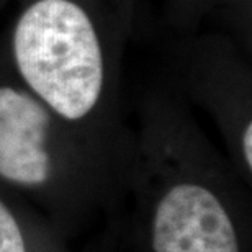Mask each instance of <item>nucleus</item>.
Listing matches in <instances>:
<instances>
[{"mask_svg":"<svg viewBox=\"0 0 252 252\" xmlns=\"http://www.w3.org/2000/svg\"><path fill=\"white\" fill-rule=\"evenodd\" d=\"M246 53L234 36L224 33L190 34L175 51L184 82L216 113L241 165L251 172V75Z\"/></svg>","mask_w":252,"mask_h":252,"instance_id":"4","label":"nucleus"},{"mask_svg":"<svg viewBox=\"0 0 252 252\" xmlns=\"http://www.w3.org/2000/svg\"><path fill=\"white\" fill-rule=\"evenodd\" d=\"M2 63L63 122L120 138L115 103L138 0H15Z\"/></svg>","mask_w":252,"mask_h":252,"instance_id":"1","label":"nucleus"},{"mask_svg":"<svg viewBox=\"0 0 252 252\" xmlns=\"http://www.w3.org/2000/svg\"><path fill=\"white\" fill-rule=\"evenodd\" d=\"M129 158L122 138L69 125L20 85L0 63V180L53 190Z\"/></svg>","mask_w":252,"mask_h":252,"instance_id":"3","label":"nucleus"},{"mask_svg":"<svg viewBox=\"0 0 252 252\" xmlns=\"http://www.w3.org/2000/svg\"><path fill=\"white\" fill-rule=\"evenodd\" d=\"M10 2H15V0H0V10H2L5 5L10 3Z\"/></svg>","mask_w":252,"mask_h":252,"instance_id":"6","label":"nucleus"},{"mask_svg":"<svg viewBox=\"0 0 252 252\" xmlns=\"http://www.w3.org/2000/svg\"><path fill=\"white\" fill-rule=\"evenodd\" d=\"M141 136L172 170L153 211V252H243L233 215L198 172L208 154L205 141L179 105L151 100Z\"/></svg>","mask_w":252,"mask_h":252,"instance_id":"2","label":"nucleus"},{"mask_svg":"<svg viewBox=\"0 0 252 252\" xmlns=\"http://www.w3.org/2000/svg\"><path fill=\"white\" fill-rule=\"evenodd\" d=\"M0 252H28L18 220L2 198H0Z\"/></svg>","mask_w":252,"mask_h":252,"instance_id":"5","label":"nucleus"}]
</instances>
